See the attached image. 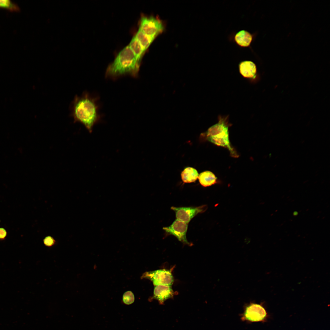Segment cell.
<instances>
[{
    "label": "cell",
    "mask_w": 330,
    "mask_h": 330,
    "mask_svg": "<svg viewBox=\"0 0 330 330\" xmlns=\"http://www.w3.org/2000/svg\"><path fill=\"white\" fill-rule=\"evenodd\" d=\"M198 179L200 184L203 187L211 186L217 183V178L211 171L207 170L201 173Z\"/></svg>",
    "instance_id": "obj_12"
},
{
    "label": "cell",
    "mask_w": 330,
    "mask_h": 330,
    "mask_svg": "<svg viewBox=\"0 0 330 330\" xmlns=\"http://www.w3.org/2000/svg\"><path fill=\"white\" fill-rule=\"evenodd\" d=\"M240 74L244 77L251 78L255 76L257 68L255 64L250 61L241 62L239 65Z\"/></svg>",
    "instance_id": "obj_10"
},
{
    "label": "cell",
    "mask_w": 330,
    "mask_h": 330,
    "mask_svg": "<svg viewBox=\"0 0 330 330\" xmlns=\"http://www.w3.org/2000/svg\"><path fill=\"white\" fill-rule=\"evenodd\" d=\"M0 8H3L12 11L17 12L19 8L17 5L9 0H0Z\"/></svg>",
    "instance_id": "obj_16"
},
{
    "label": "cell",
    "mask_w": 330,
    "mask_h": 330,
    "mask_svg": "<svg viewBox=\"0 0 330 330\" xmlns=\"http://www.w3.org/2000/svg\"><path fill=\"white\" fill-rule=\"evenodd\" d=\"M128 46L138 60L140 62L142 55L145 52L135 36L133 37Z\"/></svg>",
    "instance_id": "obj_15"
},
{
    "label": "cell",
    "mask_w": 330,
    "mask_h": 330,
    "mask_svg": "<svg viewBox=\"0 0 330 330\" xmlns=\"http://www.w3.org/2000/svg\"><path fill=\"white\" fill-rule=\"evenodd\" d=\"M142 277L150 280L155 286L158 285L171 286L174 281L171 271L165 269L146 272L143 274Z\"/></svg>",
    "instance_id": "obj_5"
},
{
    "label": "cell",
    "mask_w": 330,
    "mask_h": 330,
    "mask_svg": "<svg viewBox=\"0 0 330 330\" xmlns=\"http://www.w3.org/2000/svg\"><path fill=\"white\" fill-rule=\"evenodd\" d=\"M135 36L144 52L148 49L155 38L145 34L139 29Z\"/></svg>",
    "instance_id": "obj_14"
},
{
    "label": "cell",
    "mask_w": 330,
    "mask_h": 330,
    "mask_svg": "<svg viewBox=\"0 0 330 330\" xmlns=\"http://www.w3.org/2000/svg\"><path fill=\"white\" fill-rule=\"evenodd\" d=\"M207 209V206L206 205L196 207H171V209L175 213L177 219L188 224L195 216L204 212Z\"/></svg>",
    "instance_id": "obj_6"
},
{
    "label": "cell",
    "mask_w": 330,
    "mask_h": 330,
    "mask_svg": "<svg viewBox=\"0 0 330 330\" xmlns=\"http://www.w3.org/2000/svg\"><path fill=\"white\" fill-rule=\"evenodd\" d=\"M188 228V223L176 219L171 225L163 227V229L167 235H173L184 244L190 245L186 237Z\"/></svg>",
    "instance_id": "obj_7"
},
{
    "label": "cell",
    "mask_w": 330,
    "mask_h": 330,
    "mask_svg": "<svg viewBox=\"0 0 330 330\" xmlns=\"http://www.w3.org/2000/svg\"><path fill=\"white\" fill-rule=\"evenodd\" d=\"M228 116H219L218 123L210 127L205 133L206 139L217 145L227 148L233 157H237L238 154L231 146L229 140Z\"/></svg>",
    "instance_id": "obj_3"
},
{
    "label": "cell",
    "mask_w": 330,
    "mask_h": 330,
    "mask_svg": "<svg viewBox=\"0 0 330 330\" xmlns=\"http://www.w3.org/2000/svg\"><path fill=\"white\" fill-rule=\"evenodd\" d=\"M174 294L171 286L158 285L154 287L152 298L162 304L167 300L173 298Z\"/></svg>",
    "instance_id": "obj_9"
},
{
    "label": "cell",
    "mask_w": 330,
    "mask_h": 330,
    "mask_svg": "<svg viewBox=\"0 0 330 330\" xmlns=\"http://www.w3.org/2000/svg\"><path fill=\"white\" fill-rule=\"evenodd\" d=\"M139 29L145 34L155 38L163 32L164 26L157 17L144 16L141 18Z\"/></svg>",
    "instance_id": "obj_4"
},
{
    "label": "cell",
    "mask_w": 330,
    "mask_h": 330,
    "mask_svg": "<svg viewBox=\"0 0 330 330\" xmlns=\"http://www.w3.org/2000/svg\"><path fill=\"white\" fill-rule=\"evenodd\" d=\"M266 316V311L262 305L252 303L246 307L241 318L242 320L258 322L264 321Z\"/></svg>",
    "instance_id": "obj_8"
},
{
    "label": "cell",
    "mask_w": 330,
    "mask_h": 330,
    "mask_svg": "<svg viewBox=\"0 0 330 330\" xmlns=\"http://www.w3.org/2000/svg\"><path fill=\"white\" fill-rule=\"evenodd\" d=\"M140 64V62L128 45L120 51L108 66L105 76L112 79L126 75L137 77Z\"/></svg>",
    "instance_id": "obj_2"
},
{
    "label": "cell",
    "mask_w": 330,
    "mask_h": 330,
    "mask_svg": "<svg viewBox=\"0 0 330 330\" xmlns=\"http://www.w3.org/2000/svg\"><path fill=\"white\" fill-rule=\"evenodd\" d=\"M199 175L197 170L191 167L185 168L181 173L182 179L185 183L195 182L198 178Z\"/></svg>",
    "instance_id": "obj_13"
},
{
    "label": "cell",
    "mask_w": 330,
    "mask_h": 330,
    "mask_svg": "<svg viewBox=\"0 0 330 330\" xmlns=\"http://www.w3.org/2000/svg\"><path fill=\"white\" fill-rule=\"evenodd\" d=\"M123 300L124 303L127 305L130 304L134 301V295L131 291L126 292L123 295Z\"/></svg>",
    "instance_id": "obj_17"
},
{
    "label": "cell",
    "mask_w": 330,
    "mask_h": 330,
    "mask_svg": "<svg viewBox=\"0 0 330 330\" xmlns=\"http://www.w3.org/2000/svg\"><path fill=\"white\" fill-rule=\"evenodd\" d=\"M6 230L3 228L0 227V240H4L7 236Z\"/></svg>",
    "instance_id": "obj_19"
},
{
    "label": "cell",
    "mask_w": 330,
    "mask_h": 330,
    "mask_svg": "<svg viewBox=\"0 0 330 330\" xmlns=\"http://www.w3.org/2000/svg\"><path fill=\"white\" fill-rule=\"evenodd\" d=\"M253 36L249 32L244 30H240L235 35L234 39L239 46L247 47H249L253 40Z\"/></svg>",
    "instance_id": "obj_11"
},
{
    "label": "cell",
    "mask_w": 330,
    "mask_h": 330,
    "mask_svg": "<svg viewBox=\"0 0 330 330\" xmlns=\"http://www.w3.org/2000/svg\"><path fill=\"white\" fill-rule=\"evenodd\" d=\"M44 244L47 247H51L54 245L56 243V240L54 238L51 236L46 237L43 240Z\"/></svg>",
    "instance_id": "obj_18"
},
{
    "label": "cell",
    "mask_w": 330,
    "mask_h": 330,
    "mask_svg": "<svg viewBox=\"0 0 330 330\" xmlns=\"http://www.w3.org/2000/svg\"><path fill=\"white\" fill-rule=\"evenodd\" d=\"M70 106L71 115L74 122L82 123L91 132L99 118L95 99L85 92L81 95H76Z\"/></svg>",
    "instance_id": "obj_1"
}]
</instances>
